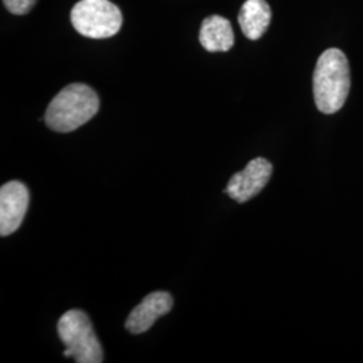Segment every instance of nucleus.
I'll return each mask as SVG.
<instances>
[{"mask_svg": "<svg viewBox=\"0 0 363 363\" xmlns=\"http://www.w3.org/2000/svg\"><path fill=\"white\" fill-rule=\"evenodd\" d=\"M350 66L345 52L339 49L325 50L313 72V99L325 115L342 109L350 91Z\"/></svg>", "mask_w": 363, "mask_h": 363, "instance_id": "1", "label": "nucleus"}, {"mask_svg": "<svg viewBox=\"0 0 363 363\" xmlns=\"http://www.w3.org/2000/svg\"><path fill=\"white\" fill-rule=\"evenodd\" d=\"M100 108L97 93L85 84H70L60 91L45 113L50 130L67 133L77 130L96 116Z\"/></svg>", "mask_w": 363, "mask_h": 363, "instance_id": "2", "label": "nucleus"}, {"mask_svg": "<svg viewBox=\"0 0 363 363\" xmlns=\"http://www.w3.org/2000/svg\"><path fill=\"white\" fill-rule=\"evenodd\" d=\"M57 330L60 339L65 345L64 357H72L78 363H101L104 361L101 343L85 312L79 310L65 312L58 322Z\"/></svg>", "mask_w": 363, "mask_h": 363, "instance_id": "3", "label": "nucleus"}, {"mask_svg": "<svg viewBox=\"0 0 363 363\" xmlns=\"http://www.w3.org/2000/svg\"><path fill=\"white\" fill-rule=\"evenodd\" d=\"M72 25L84 37L111 38L123 25V15L109 0H81L70 13Z\"/></svg>", "mask_w": 363, "mask_h": 363, "instance_id": "4", "label": "nucleus"}, {"mask_svg": "<svg viewBox=\"0 0 363 363\" xmlns=\"http://www.w3.org/2000/svg\"><path fill=\"white\" fill-rule=\"evenodd\" d=\"M271 175L272 164L264 157H256L242 171L234 174L223 193L229 194L235 202L244 203L259 194L269 182Z\"/></svg>", "mask_w": 363, "mask_h": 363, "instance_id": "5", "label": "nucleus"}, {"mask_svg": "<svg viewBox=\"0 0 363 363\" xmlns=\"http://www.w3.org/2000/svg\"><path fill=\"white\" fill-rule=\"evenodd\" d=\"M28 190L21 182L6 183L0 189V234L15 233L22 225L28 208Z\"/></svg>", "mask_w": 363, "mask_h": 363, "instance_id": "6", "label": "nucleus"}, {"mask_svg": "<svg viewBox=\"0 0 363 363\" xmlns=\"http://www.w3.org/2000/svg\"><path fill=\"white\" fill-rule=\"evenodd\" d=\"M174 300L167 292H152L135 307L125 322V328L130 334H143L148 331L156 320L167 315L172 308Z\"/></svg>", "mask_w": 363, "mask_h": 363, "instance_id": "7", "label": "nucleus"}, {"mask_svg": "<svg viewBox=\"0 0 363 363\" xmlns=\"http://www.w3.org/2000/svg\"><path fill=\"white\" fill-rule=\"evenodd\" d=\"M199 42L208 52H229L234 45L233 27L226 18L211 15L202 22Z\"/></svg>", "mask_w": 363, "mask_h": 363, "instance_id": "8", "label": "nucleus"}, {"mask_svg": "<svg viewBox=\"0 0 363 363\" xmlns=\"http://www.w3.org/2000/svg\"><path fill=\"white\" fill-rule=\"evenodd\" d=\"M272 10L265 0H247L238 15V23L247 38H261L271 23Z\"/></svg>", "mask_w": 363, "mask_h": 363, "instance_id": "9", "label": "nucleus"}, {"mask_svg": "<svg viewBox=\"0 0 363 363\" xmlns=\"http://www.w3.org/2000/svg\"><path fill=\"white\" fill-rule=\"evenodd\" d=\"M37 0H3L4 7L13 15H25L30 13Z\"/></svg>", "mask_w": 363, "mask_h": 363, "instance_id": "10", "label": "nucleus"}]
</instances>
